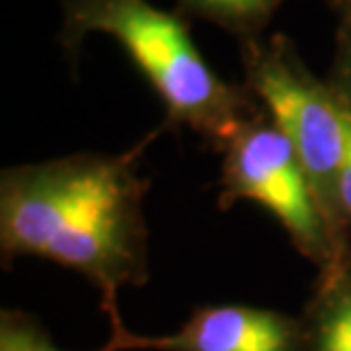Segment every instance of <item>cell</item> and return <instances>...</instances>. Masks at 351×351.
<instances>
[{"mask_svg": "<svg viewBox=\"0 0 351 351\" xmlns=\"http://www.w3.org/2000/svg\"><path fill=\"white\" fill-rule=\"evenodd\" d=\"M142 187L121 160H62L5 176L0 247L5 256L46 258L80 271L121 326L119 292L149 278Z\"/></svg>", "mask_w": 351, "mask_h": 351, "instance_id": "cell-1", "label": "cell"}, {"mask_svg": "<svg viewBox=\"0 0 351 351\" xmlns=\"http://www.w3.org/2000/svg\"><path fill=\"white\" fill-rule=\"evenodd\" d=\"M342 123H345V158L340 169V208L347 223H351V108L340 101Z\"/></svg>", "mask_w": 351, "mask_h": 351, "instance_id": "cell-8", "label": "cell"}, {"mask_svg": "<svg viewBox=\"0 0 351 351\" xmlns=\"http://www.w3.org/2000/svg\"><path fill=\"white\" fill-rule=\"evenodd\" d=\"M96 19L125 46L176 117L215 135H235L226 89L178 21L144 0H108Z\"/></svg>", "mask_w": 351, "mask_h": 351, "instance_id": "cell-2", "label": "cell"}, {"mask_svg": "<svg viewBox=\"0 0 351 351\" xmlns=\"http://www.w3.org/2000/svg\"><path fill=\"white\" fill-rule=\"evenodd\" d=\"M0 351H60L51 335L30 315L3 311L0 315Z\"/></svg>", "mask_w": 351, "mask_h": 351, "instance_id": "cell-7", "label": "cell"}, {"mask_svg": "<svg viewBox=\"0 0 351 351\" xmlns=\"http://www.w3.org/2000/svg\"><path fill=\"white\" fill-rule=\"evenodd\" d=\"M237 199L256 201L269 210L299 254L317 265L319 276L340 265L304 167L276 125L244 128L230 139L223 203Z\"/></svg>", "mask_w": 351, "mask_h": 351, "instance_id": "cell-3", "label": "cell"}, {"mask_svg": "<svg viewBox=\"0 0 351 351\" xmlns=\"http://www.w3.org/2000/svg\"><path fill=\"white\" fill-rule=\"evenodd\" d=\"M98 351H304V324L267 308L208 306L165 335L112 326Z\"/></svg>", "mask_w": 351, "mask_h": 351, "instance_id": "cell-5", "label": "cell"}, {"mask_svg": "<svg viewBox=\"0 0 351 351\" xmlns=\"http://www.w3.org/2000/svg\"><path fill=\"white\" fill-rule=\"evenodd\" d=\"M203 3L230 14H251L256 10H263L267 0H203Z\"/></svg>", "mask_w": 351, "mask_h": 351, "instance_id": "cell-9", "label": "cell"}, {"mask_svg": "<svg viewBox=\"0 0 351 351\" xmlns=\"http://www.w3.org/2000/svg\"><path fill=\"white\" fill-rule=\"evenodd\" d=\"M256 91L269 108L274 125L299 158L340 263L351 254L347 219L340 208V169L345 158V123L340 101L299 78L280 62H263L254 73Z\"/></svg>", "mask_w": 351, "mask_h": 351, "instance_id": "cell-4", "label": "cell"}, {"mask_svg": "<svg viewBox=\"0 0 351 351\" xmlns=\"http://www.w3.org/2000/svg\"><path fill=\"white\" fill-rule=\"evenodd\" d=\"M304 324V351H351V254L319 276Z\"/></svg>", "mask_w": 351, "mask_h": 351, "instance_id": "cell-6", "label": "cell"}]
</instances>
